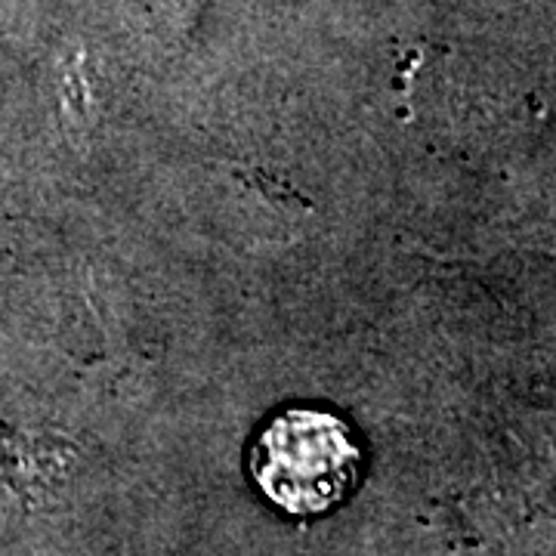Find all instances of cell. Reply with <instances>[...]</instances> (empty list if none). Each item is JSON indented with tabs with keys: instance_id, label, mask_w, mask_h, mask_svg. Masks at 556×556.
Here are the masks:
<instances>
[{
	"instance_id": "obj_1",
	"label": "cell",
	"mask_w": 556,
	"mask_h": 556,
	"mask_svg": "<svg viewBox=\"0 0 556 556\" xmlns=\"http://www.w3.org/2000/svg\"><path fill=\"white\" fill-rule=\"evenodd\" d=\"M358 445L340 417L316 408L278 415L251 452V473L281 510L313 517L334 507L358 477Z\"/></svg>"
}]
</instances>
